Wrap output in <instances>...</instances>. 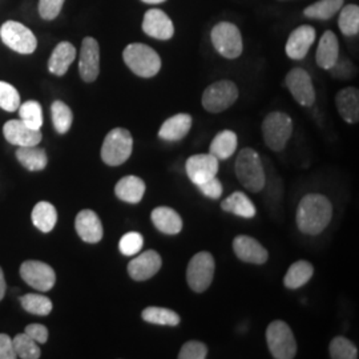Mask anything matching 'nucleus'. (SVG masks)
Masks as SVG:
<instances>
[{
	"label": "nucleus",
	"mask_w": 359,
	"mask_h": 359,
	"mask_svg": "<svg viewBox=\"0 0 359 359\" xmlns=\"http://www.w3.org/2000/svg\"><path fill=\"white\" fill-rule=\"evenodd\" d=\"M316 40V29L311 26H301L290 34L286 43V55L293 60H302L308 55Z\"/></svg>",
	"instance_id": "nucleus-20"
},
{
	"label": "nucleus",
	"mask_w": 359,
	"mask_h": 359,
	"mask_svg": "<svg viewBox=\"0 0 359 359\" xmlns=\"http://www.w3.org/2000/svg\"><path fill=\"white\" fill-rule=\"evenodd\" d=\"M337 109L341 117L348 124L359 121V90L354 87H347L339 90L335 96Z\"/></svg>",
	"instance_id": "nucleus-21"
},
{
	"label": "nucleus",
	"mask_w": 359,
	"mask_h": 359,
	"mask_svg": "<svg viewBox=\"0 0 359 359\" xmlns=\"http://www.w3.org/2000/svg\"><path fill=\"white\" fill-rule=\"evenodd\" d=\"M222 210L234 216L243 218H253L257 215V209L252 200L243 192L231 193L221 203Z\"/></svg>",
	"instance_id": "nucleus-27"
},
{
	"label": "nucleus",
	"mask_w": 359,
	"mask_h": 359,
	"mask_svg": "<svg viewBox=\"0 0 359 359\" xmlns=\"http://www.w3.org/2000/svg\"><path fill=\"white\" fill-rule=\"evenodd\" d=\"M338 26L344 35L354 36L359 32V7L357 4H347L339 13Z\"/></svg>",
	"instance_id": "nucleus-35"
},
{
	"label": "nucleus",
	"mask_w": 359,
	"mask_h": 359,
	"mask_svg": "<svg viewBox=\"0 0 359 359\" xmlns=\"http://www.w3.org/2000/svg\"><path fill=\"white\" fill-rule=\"evenodd\" d=\"M208 347L200 341H189L184 344L179 353V359H205Z\"/></svg>",
	"instance_id": "nucleus-42"
},
{
	"label": "nucleus",
	"mask_w": 359,
	"mask_h": 359,
	"mask_svg": "<svg viewBox=\"0 0 359 359\" xmlns=\"http://www.w3.org/2000/svg\"><path fill=\"white\" fill-rule=\"evenodd\" d=\"M345 0H318L314 4L309 6L304 11L306 18L310 19H320V20H327L333 18L335 13H338Z\"/></svg>",
	"instance_id": "nucleus-33"
},
{
	"label": "nucleus",
	"mask_w": 359,
	"mask_h": 359,
	"mask_svg": "<svg viewBox=\"0 0 359 359\" xmlns=\"http://www.w3.org/2000/svg\"><path fill=\"white\" fill-rule=\"evenodd\" d=\"M20 276L31 287L40 292H50L56 283L55 270L50 265L29 259L22 264Z\"/></svg>",
	"instance_id": "nucleus-11"
},
{
	"label": "nucleus",
	"mask_w": 359,
	"mask_h": 359,
	"mask_svg": "<svg viewBox=\"0 0 359 359\" xmlns=\"http://www.w3.org/2000/svg\"><path fill=\"white\" fill-rule=\"evenodd\" d=\"M200 189V192L203 193L208 198H212V200H217L221 197L222 194V184L217 177H213V179L208 180L204 184L198 185L197 187Z\"/></svg>",
	"instance_id": "nucleus-44"
},
{
	"label": "nucleus",
	"mask_w": 359,
	"mask_h": 359,
	"mask_svg": "<svg viewBox=\"0 0 359 359\" xmlns=\"http://www.w3.org/2000/svg\"><path fill=\"white\" fill-rule=\"evenodd\" d=\"M80 76L86 83L95 81L100 74V47L97 40L86 38L81 44L80 62H79Z\"/></svg>",
	"instance_id": "nucleus-14"
},
{
	"label": "nucleus",
	"mask_w": 359,
	"mask_h": 359,
	"mask_svg": "<svg viewBox=\"0 0 359 359\" xmlns=\"http://www.w3.org/2000/svg\"><path fill=\"white\" fill-rule=\"evenodd\" d=\"M163 259L156 250H147L128 264V274L135 281H147L161 269Z\"/></svg>",
	"instance_id": "nucleus-17"
},
{
	"label": "nucleus",
	"mask_w": 359,
	"mask_h": 359,
	"mask_svg": "<svg viewBox=\"0 0 359 359\" xmlns=\"http://www.w3.org/2000/svg\"><path fill=\"white\" fill-rule=\"evenodd\" d=\"M238 99V88L231 80H219L210 84L203 93V107L210 114L228 109Z\"/></svg>",
	"instance_id": "nucleus-9"
},
{
	"label": "nucleus",
	"mask_w": 359,
	"mask_h": 359,
	"mask_svg": "<svg viewBox=\"0 0 359 359\" xmlns=\"http://www.w3.org/2000/svg\"><path fill=\"white\" fill-rule=\"evenodd\" d=\"M192 116L188 114L172 116L161 126L158 130V137L165 142L182 140L192 128Z\"/></svg>",
	"instance_id": "nucleus-22"
},
{
	"label": "nucleus",
	"mask_w": 359,
	"mask_h": 359,
	"mask_svg": "<svg viewBox=\"0 0 359 359\" xmlns=\"http://www.w3.org/2000/svg\"><path fill=\"white\" fill-rule=\"evenodd\" d=\"M13 348L16 358L38 359L40 358V348L36 342L31 339L26 333L18 334L13 339Z\"/></svg>",
	"instance_id": "nucleus-38"
},
{
	"label": "nucleus",
	"mask_w": 359,
	"mask_h": 359,
	"mask_svg": "<svg viewBox=\"0 0 359 359\" xmlns=\"http://www.w3.org/2000/svg\"><path fill=\"white\" fill-rule=\"evenodd\" d=\"M142 31L151 38L169 40L175 35V26L167 13L161 10L152 8L144 15Z\"/></svg>",
	"instance_id": "nucleus-15"
},
{
	"label": "nucleus",
	"mask_w": 359,
	"mask_h": 359,
	"mask_svg": "<svg viewBox=\"0 0 359 359\" xmlns=\"http://www.w3.org/2000/svg\"><path fill=\"white\" fill-rule=\"evenodd\" d=\"M65 0H40L39 13L44 20H53L59 16Z\"/></svg>",
	"instance_id": "nucleus-43"
},
{
	"label": "nucleus",
	"mask_w": 359,
	"mask_h": 359,
	"mask_svg": "<svg viewBox=\"0 0 359 359\" xmlns=\"http://www.w3.org/2000/svg\"><path fill=\"white\" fill-rule=\"evenodd\" d=\"M212 43L215 50L226 59H237L244 50L240 29L229 22H221L213 27Z\"/></svg>",
	"instance_id": "nucleus-8"
},
{
	"label": "nucleus",
	"mask_w": 359,
	"mask_h": 359,
	"mask_svg": "<svg viewBox=\"0 0 359 359\" xmlns=\"http://www.w3.org/2000/svg\"><path fill=\"white\" fill-rule=\"evenodd\" d=\"M142 1L147 3V4H158V3H164L167 0H142Z\"/></svg>",
	"instance_id": "nucleus-49"
},
{
	"label": "nucleus",
	"mask_w": 359,
	"mask_h": 359,
	"mask_svg": "<svg viewBox=\"0 0 359 359\" xmlns=\"http://www.w3.org/2000/svg\"><path fill=\"white\" fill-rule=\"evenodd\" d=\"M338 57H339L338 39L333 31H326L322 35L317 53H316L317 65H320L322 69H330L338 60Z\"/></svg>",
	"instance_id": "nucleus-25"
},
{
	"label": "nucleus",
	"mask_w": 359,
	"mask_h": 359,
	"mask_svg": "<svg viewBox=\"0 0 359 359\" xmlns=\"http://www.w3.org/2000/svg\"><path fill=\"white\" fill-rule=\"evenodd\" d=\"M332 218L333 205L326 196L320 193L306 194L297 208V226L309 236H317L325 231Z\"/></svg>",
	"instance_id": "nucleus-1"
},
{
	"label": "nucleus",
	"mask_w": 359,
	"mask_h": 359,
	"mask_svg": "<svg viewBox=\"0 0 359 359\" xmlns=\"http://www.w3.org/2000/svg\"><path fill=\"white\" fill-rule=\"evenodd\" d=\"M3 133L6 140L18 147H36L41 142L40 130L29 128L22 120H10L4 124Z\"/></svg>",
	"instance_id": "nucleus-19"
},
{
	"label": "nucleus",
	"mask_w": 359,
	"mask_h": 359,
	"mask_svg": "<svg viewBox=\"0 0 359 359\" xmlns=\"http://www.w3.org/2000/svg\"><path fill=\"white\" fill-rule=\"evenodd\" d=\"M133 149V139L130 132L126 128H115L104 139L102 147V158L109 167H118L124 164Z\"/></svg>",
	"instance_id": "nucleus-5"
},
{
	"label": "nucleus",
	"mask_w": 359,
	"mask_h": 359,
	"mask_svg": "<svg viewBox=\"0 0 359 359\" xmlns=\"http://www.w3.org/2000/svg\"><path fill=\"white\" fill-rule=\"evenodd\" d=\"M25 333L31 339H34L36 344H46L47 339H48V329L46 326H43V325H39V323L28 325Z\"/></svg>",
	"instance_id": "nucleus-45"
},
{
	"label": "nucleus",
	"mask_w": 359,
	"mask_h": 359,
	"mask_svg": "<svg viewBox=\"0 0 359 359\" xmlns=\"http://www.w3.org/2000/svg\"><path fill=\"white\" fill-rule=\"evenodd\" d=\"M151 219L157 231L168 236H175L182 231V219L180 217L179 213L172 208H168V206L156 208L151 213Z\"/></svg>",
	"instance_id": "nucleus-23"
},
{
	"label": "nucleus",
	"mask_w": 359,
	"mask_h": 359,
	"mask_svg": "<svg viewBox=\"0 0 359 359\" xmlns=\"http://www.w3.org/2000/svg\"><path fill=\"white\" fill-rule=\"evenodd\" d=\"M293 133V121L283 112H271L262 123V136L273 152H281Z\"/></svg>",
	"instance_id": "nucleus-4"
},
{
	"label": "nucleus",
	"mask_w": 359,
	"mask_h": 359,
	"mask_svg": "<svg viewBox=\"0 0 359 359\" xmlns=\"http://www.w3.org/2000/svg\"><path fill=\"white\" fill-rule=\"evenodd\" d=\"M4 294H6V280H4L3 270L0 268V301L4 298Z\"/></svg>",
	"instance_id": "nucleus-48"
},
{
	"label": "nucleus",
	"mask_w": 359,
	"mask_h": 359,
	"mask_svg": "<svg viewBox=\"0 0 359 359\" xmlns=\"http://www.w3.org/2000/svg\"><path fill=\"white\" fill-rule=\"evenodd\" d=\"M185 170L189 180L198 187L217 176L218 160L210 154H194L187 160Z\"/></svg>",
	"instance_id": "nucleus-13"
},
{
	"label": "nucleus",
	"mask_w": 359,
	"mask_h": 359,
	"mask_svg": "<svg viewBox=\"0 0 359 359\" xmlns=\"http://www.w3.org/2000/svg\"><path fill=\"white\" fill-rule=\"evenodd\" d=\"M75 228L84 243L97 244L103 238V224L99 216L90 209H84L77 215Z\"/></svg>",
	"instance_id": "nucleus-18"
},
{
	"label": "nucleus",
	"mask_w": 359,
	"mask_h": 359,
	"mask_svg": "<svg viewBox=\"0 0 359 359\" xmlns=\"http://www.w3.org/2000/svg\"><path fill=\"white\" fill-rule=\"evenodd\" d=\"M142 318L148 323L161 325V326H177L181 322V318L176 311L170 309L157 308V306L144 309Z\"/></svg>",
	"instance_id": "nucleus-32"
},
{
	"label": "nucleus",
	"mask_w": 359,
	"mask_h": 359,
	"mask_svg": "<svg viewBox=\"0 0 359 359\" xmlns=\"http://www.w3.org/2000/svg\"><path fill=\"white\" fill-rule=\"evenodd\" d=\"M31 219L39 231L50 233L57 222L56 208L47 201L38 203L31 213Z\"/></svg>",
	"instance_id": "nucleus-30"
},
{
	"label": "nucleus",
	"mask_w": 359,
	"mask_h": 359,
	"mask_svg": "<svg viewBox=\"0 0 359 359\" xmlns=\"http://www.w3.org/2000/svg\"><path fill=\"white\" fill-rule=\"evenodd\" d=\"M233 252L241 261L262 265L269 259L268 250L250 236H237L233 240Z\"/></svg>",
	"instance_id": "nucleus-16"
},
{
	"label": "nucleus",
	"mask_w": 359,
	"mask_h": 359,
	"mask_svg": "<svg viewBox=\"0 0 359 359\" xmlns=\"http://www.w3.org/2000/svg\"><path fill=\"white\" fill-rule=\"evenodd\" d=\"M20 107V96L16 88L6 83L0 81V108L7 112H15Z\"/></svg>",
	"instance_id": "nucleus-40"
},
{
	"label": "nucleus",
	"mask_w": 359,
	"mask_h": 359,
	"mask_svg": "<svg viewBox=\"0 0 359 359\" xmlns=\"http://www.w3.org/2000/svg\"><path fill=\"white\" fill-rule=\"evenodd\" d=\"M332 75L338 79H350L353 74V65L347 60V59H341L338 57V60L335 62V65L330 68Z\"/></svg>",
	"instance_id": "nucleus-46"
},
{
	"label": "nucleus",
	"mask_w": 359,
	"mask_h": 359,
	"mask_svg": "<svg viewBox=\"0 0 359 359\" xmlns=\"http://www.w3.org/2000/svg\"><path fill=\"white\" fill-rule=\"evenodd\" d=\"M142 245H144V238L142 234L137 231H129L121 237L118 243V249L124 256H136L137 253L142 252Z\"/></svg>",
	"instance_id": "nucleus-41"
},
{
	"label": "nucleus",
	"mask_w": 359,
	"mask_h": 359,
	"mask_svg": "<svg viewBox=\"0 0 359 359\" xmlns=\"http://www.w3.org/2000/svg\"><path fill=\"white\" fill-rule=\"evenodd\" d=\"M22 308L29 314L35 316H48L52 311L51 299L46 295L26 294L20 298Z\"/></svg>",
	"instance_id": "nucleus-36"
},
{
	"label": "nucleus",
	"mask_w": 359,
	"mask_h": 359,
	"mask_svg": "<svg viewBox=\"0 0 359 359\" xmlns=\"http://www.w3.org/2000/svg\"><path fill=\"white\" fill-rule=\"evenodd\" d=\"M266 342L274 359H293L297 354V341L286 322L273 321L266 329Z\"/></svg>",
	"instance_id": "nucleus-6"
},
{
	"label": "nucleus",
	"mask_w": 359,
	"mask_h": 359,
	"mask_svg": "<svg viewBox=\"0 0 359 359\" xmlns=\"http://www.w3.org/2000/svg\"><path fill=\"white\" fill-rule=\"evenodd\" d=\"M116 196L128 204H139L145 193V182L137 176H126L116 184Z\"/></svg>",
	"instance_id": "nucleus-26"
},
{
	"label": "nucleus",
	"mask_w": 359,
	"mask_h": 359,
	"mask_svg": "<svg viewBox=\"0 0 359 359\" xmlns=\"http://www.w3.org/2000/svg\"><path fill=\"white\" fill-rule=\"evenodd\" d=\"M314 274V266L305 259L297 261L286 271V276L283 278V285L290 289V290H297L302 287L304 285L311 280Z\"/></svg>",
	"instance_id": "nucleus-29"
},
{
	"label": "nucleus",
	"mask_w": 359,
	"mask_h": 359,
	"mask_svg": "<svg viewBox=\"0 0 359 359\" xmlns=\"http://www.w3.org/2000/svg\"><path fill=\"white\" fill-rule=\"evenodd\" d=\"M76 57V48L69 41L59 43L48 60V69L56 76H63Z\"/></svg>",
	"instance_id": "nucleus-24"
},
{
	"label": "nucleus",
	"mask_w": 359,
	"mask_h": 359,
	"mask_svg": "<svg viewBox=\"0 0 359 359\" xmlns=\"http://www.w3.org/2000/svg\"><path fill=\"white\" fill-rule=\"evenodd\" d=\"M216 270L215 258L209 252H200L188 264L187 281L194 293H204L212 285Z\"/></svg>",
	"instance_id": "nucleus-7"
},
{
	"label": "nucleus",
	"mask_w": 359,
	"mask_h": 359,
	"mask_svg": "<svg viewBox=\"0 0 359 359\" xmlns=\"http://www.w3.org/2000/svg\"><path fill=\"white\" fill-rule=\"evenodd\" d=\"M0 38L7 47L22 55H29L38 47V40L34 32L15 20H8L0 27Z\"/></svg>",
	"instance_id": "nucleus-10"
},
{
	"label": "nucleus",
	"mask_w": 359,
	"mask_h": 359,
	"mask_svg": "<svg viewBox=\"0 0 359 359\" xmlns=\"http://www.w3.org/2000/svg\"><path fill=\"white\" fill-rule=\"evenodd\" d=\"M330 358L333 359H357L358 348L345 337H335L329 346Z\"/></svg>",
	"instance_id": "nucleus-39"
},
{
	"label": "nucleus",
	"mask_w": 359,
	"mask_h": 359,
	"mask_svg": "<svg viewBox=\"0 0 359 359\" xmlns=\"http://www.w3.org/2000/svg\"><path fill=\"white\" fill-rule=\"evenodd\" d=\"M286 87L299 105L311 107L316 102V90L311 77L304 68H293L286 75Z\"/></svg>",
	"instance_id": "nucleus-12"
},
{
	"label": "nucleus",
	"mask_w": 359,
	"mask_h": 359,
	"mask_svg": "<svg viewBox=\"0 0 359 359\" xmlns=\"http://www.w3.org/2000/svg\"><path fill=\"white\" fill-rule=\"evenodd\" d=\"M18 109H19L20 120L26 124L27 127L40 130L43 127V111H41V105L38 102L29 100L22 104Z\"/></svg>",
	"instance_id": "nucleus-37"
},
{
	"label": "nucleus",
	"mask_w": 359,
	"mask_h": 359,
	"mask_svg": "<svg viewBox=\"0 0 359 359\" xmlns=\"http://www.w3.org/2000/svg\"><path fill=\"white\" fill-rule=\"evenodd\" d=\"M123 59L135 75L144 79L156 76L161 68L158 53L142 43H132L127 46L123 52Z\"/></svg>",
	"instance_id": "nucleus-3"
},
{
	"label": "nucleus",
	"mask_w": 359,
	"mask_h": 359,
	"mask_svg": "<svg viewBox=\"0 0 359 359\" xmlns=\"http://www.w3.org/2000/svg\"><path fill=\"white\" fill-rule=\"evenodd\" d=\"M16 157L23 167L31 172H39L47 167L48 158L43 149L36 147H19Z\"/></svg>",
	"instance_id": "nucleus-31"
},
{
	"label": "nucleus",
	"mask_w": 359,
	"mask_h": 359,
	"mask_svg": "<svg viewBox=\"0 0 359 359\" xmlns=\"http://www.w3.org/2000/svg\"><path fill=\"white\" fill-rule=\"evenodd\" d=\"M51 112L52 123H53V127L56 129V132L60 135H65L69 130L72 126V121H74V115H72L71 108L63 102L56 100L52 104Z\"/></svg>",
	"instance_id": "nucleus-34"
},
{
	"label": "nucleus",
	"mask_w": 359,
	"mask_h": 359,
	"mask_svg": "<svg viewBox=\"0 0 359 359\" xmlns=\"http://www.w3.org/2000/svg\"><path fill=\"white\" fill-rule=\"evenodd\" d=\"M237 145H238L237 135L233 130L225 129L217 133L216 137L213 139V142L209 147V154L215 156L218 161L228 160L237 151Z\"/></svg>",
	"instance_id": "nucleus-28"
},
{
	"label": "nucleus",
	"mask_w": 359,
	"mask_h": 359,
	"mask_svg": "<svg viewBox=\"0 0 359 359\" xmlns=\"http://www.w3.org/2000/svg\"><path fill=\"white\" fill-rule=\"evenodd\" d=\"M236 175L249 192H261L266 185L265 169L261 157L252 148H244L236 160Z\"/></svg>",
	"instance_id": "nucleus-2"
},
{
	"label": "nucleus",
	"mask_w": 359,
	"mask_h": 359,
	"mask_svg": "<svg viewBox=\"0 0 359 359\" xmlns=\"http://www.w3.org/2000/svg\"><path fill=\"white\" fill-rule=\"evenodd\" d=\"M13 339L7 334H0V359H15Z\"/></svg>",
	"instance_id": "nucleus-47"
}]
</instances>
